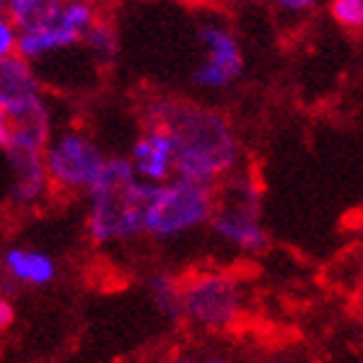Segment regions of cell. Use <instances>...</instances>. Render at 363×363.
<instances>
[{"mask_svg":"<svg viewBox=\"0 0 363 363\" xmlns=\"http://www.w3.org/2000/svg\"><path fill=\"white\" fill-rule=\"evenodd\" d=\"M16 42H18V29L6 16H0V60L16 55Z\"/></svg>","mask_w":363,"mask_h":363,"instance_id":"obj_18","label":"cell"},{"mask_svg":"<svg viewBox=\"0 0 363 363\" xmlns=\"http://www.w3.org/2000/svg\"><path fill=\"white\" fill-rule=\"evenodd\" d=\"M148 184L125 156H109L86 189V234L91 244H128L143 236V205Z\"/></svg>","mask_w":363,"mask_h":363,"instance_id":"obj_2","label":"cell"},{"mask_svg":"<svg viewBox=\"0 0 363 363\" xmlns=\"http://www.w3.org/2000/svg\"><path fill=\"white\" fill-rule=\"evenodd\" d=\"M94 18H96V11H94V6H91V3H86V0L62 3L60 16H57V21H60L62 26H68V29L78 31L81 37H84V31L89 29L91 23H94Z\"/></svg>","mask_w":363,"mask_h":363,"instance_id":"obj_16","label":"cell"},{"mask_svg":"<svg viewBox=\"0 0 363 363\" xmlns=\"http://www.w3.org/2000/svg\"><path fill=\"white\" fill-rule=\"evenodd\" d=\"M8 140H11V117H8V112L0 106V148H6Z\"/></svg>","mask_w":363,"mask_h":363,"instance_id":"obj_23","label":"cell"},{"mask_svg":"<svg viewBox=\"0 0 363 363\" xmlns=\"http://www.w3.org/2000/svg\"><path fill=\"white\" fill-rule=\"evenodd\" d=\"M167 125L174 140V177L218 187L242 161V143L226 114L177 99H156L148 120Z\"/></svg>","mask_w":363,"mask_h":363,"instance_id":"obj_1","label":"cell"},{"mask_svg":"<svg viewBox=\"0 0 363 363\" xmlns=\"http://www.w3.org/2000/svg\"><path fill=\"white\" fill-rule=\"evenodd\" d=\"M45 104L47 101L42 96V86H39V78L34 76L29 60H23L18 55L3 57L0 60V106L8 112V117L18 120Z\"/></svg>","mask_w":363,"mask_h":363,"instance_id":"obj_8","label":"cell"},{"mask_svg":"<svg viewBox=\"0 0 363 363\" xmlns=\"http://www.w3.org/2000/svg\"><path fill=\"white\" fill-rule=\"evenodd\" d=\"M200 39L205 47V60L192 73L195 86L213 91L231 86L244 70L242 47L236 42V37L223 26L208 23L200 29Z\"/></svg>","mask_w":363,"mask_h":363,"instance_id":"obj_7","label":"cell"},{"mask_svg":"<svg viewBox=\"0 0 363 363\" xmlns=\"http://www.w3.org/2000/svg\"><path fill=\"white\" fill-rule=\"evenodd\" d=\"M60 3H73V0H60Z\"/></svg>","mask_w":363,"mask_h":363,"instance_id":"obj_25","label":"cell"},{"mask_svg":"<svg viewBox=\"0 0 363 363\" xmlns=\"http://www.w3.org/2000/svg\"><path fill=\"white\" fill-rule=\"evenodd\" d=\"M104 153L86 133H62L45 148V172L50 187L62 192H86L104 167Z\"/></svg>","mask_w":363,"mask_h":363,"instance_id":"obj_6","label":"cell"},{"mask_svg":"<svg viewBox=\"0 0 363 363\" xmlns=\"http://www.w3.org/2000/svg\"><path fill=\"white\" fill-rule=\"evenodd\" d=\"M81 34L68 26H62L60 21H55L52 26H42V29H31V31H18V42H16V55L23 57V60H37V57H45L50 52H57V50H65V47H73L81 42Z\"/></svg>","mask_w":363,"mask_h":363,"instance_id":"obj_12","label":"cell"},{"mask_svg":"<svg viewBox=\"0 0 363 363\" xmlns=\"http://www.w3.org/2000/svg\"><path fill=\"white\" fill-rule=\"evenodd\" d=\"M130 164L143 182L159 184L174 177V140L167 125L145 122V130L133 145Z\"/></svg>","mask_w":363,"mask_h":363,"instance_id":"obj_9","label":"cell"},{"mask_svg":"<svg viewBox=\"0 0 363 363\" xmlns=\"http://www.w3.org/2000/svg\"><path fill=\"white\" fill-rule=\"evenodd\" d=\"M81 42H86V47L96 55V60L112 62L117 57V31H114L112 23L99 18V16L94 18V23H91L89 29L84 31Z\"/></svg>","mask_w":363,"mask_h":363,"instance_id":"obj_15","label":"cell"},{"mask_svg":"<svg viewBox=\"0 0 363 363\" xmlns=\"http://www.w3.org/2000/svg\"><path fill=\"white\" fill-rule=\"evenodd\" d=\"M16 322V309H13V301L8 298L6 294H0V333H6L8 327Z\"/></svg>","mask_w":363,"mask_h":363,"instance_id":"obj_19","label":"cell"},{"mask_svg":"<svg viewBox=\"0 0 363 363\" xmlns=\"http://www.w3.org/2000/svg\"><path fill=\"white\" fill-rule=\"evenodd\" d=\"M330 16L342 29L358 31L363 26V0H330Z\"/></svg>","mask_w":363,"mask_h":363,"instance_id":"obj_17","label":"cell"},{"mask_svg":"<svg viewBox=\"0 0 363 363\" xmlns=\"http://www.w3.org/2000/svg\"><path fill=\"white\" fill-rule=\"evenodd\" d=\"M60 0H6V18L18 31L52 26L60 16Z\"/></svg>","mask_w":363,"mask_h":363,"instance_id":"obj_13","label":"cell"},{"mask_svg":"<svg viewBox=\"0 0 363 363\" xmlns=\"http://www.w3.org/2000/svg\"><path fill=\"white\" fill-rule=\"evenodd\" d=\"M262 197L257 182L252 177H236L216 189L208 226L220 242L244 255H262L270 247V234L262 223Z\"/></svg>","mask_w":363,"mask_h":363,"instance_id":"obj_4","label":"cell"},{"mask_svg":"<svg viewBox=\"0 0 363 363\" xmlns=\"http://www.w3.org/2000/svg\"><path fill=\"white\" fill-rule=\"evenodd\" d=\"M356 363H361V361H356Z\"/></svg>","mask_w":363,"mask_h":363,"instance_id":"obj_26","label":"cell"},{"mask_svg":"<svg viewBox=\"0 0 363 363\" xmlns=\"http://www.w3.org/2000/svg\"><path fill=\"white\" fill-rule=\"evenodd\" d=\"M317 3L319 0H278V6L283 11H291V13H303V11L314 8Z\"/></svg>","mask_w":363,"mask_h":363,"instance_id":"obj_22","label":"cell"},{"mask_svg":"<svg viewBox=\"0 0 363 363\" xmlns=\"http://www.w3.org/2000/svg\"><path fill=\"white\" fill-rule=\"evenodd\" d=\"M244 294L231 272L203 270L182 280V319L205 333H223L239 322Z\"/></svg>","mask_w":363,"mask_h":363,"instance_id":"obj_5","label":"cell"},{"mask_svg":"<svg viewBox=\"0 0 363 363\" xmlns=\"http://www.w3.org/2000/svg\"><path fill=\"white\" fill-rule=\"evenodd\" d=\"M216 205V187L172 177L159 184H148L143 205V234L153 239H177L211 220Z\"/></svg>","mask_w":363,"mask_h":363,"instance_id":"obj_3","label":"cell"},{"mask_svg":"<svg viewBox=\"0 0 363 363\" xmlns=\"http://www.w3.org/2000/svg\"><path fill=\"white\" fill-rule=\"evenodd\" d=\"M3 151L8 153V161L13 169V187H11L13 205L18 208L37 205L50 189V179L45 172V151L16 148V145H8Z\"/></svg>","mask_w":363,"mask_h":363,"instance_id":"obj_10","label":"cell"},{"mask_svg":"<svg viewBox=\"0 0 363 363\" xmlns=\"http://www.w3.org/2000/svg\"><path fill=\"white\" fill-rule=\"evenodd\" d=\"M0 267L6 272L8 286H29L42 288L50 286L57 278V262L52 255L26 247H11L3 252Z\"/></svg>","mask_w":363,"mask_h":363,"instance_id":"obj_11","label":"cell"},{"mask_svg":"<svg viewBox=\"0 0 363 363\" xmlns=\"http://www.w3.org/2000/svg\"><path fill=\"white\" fill-rule=\"evenodd\" d=\"M169 363H231V361L226 356H216V353H203V356L182 353V356H174Z\"/></svg>","mask_w":363,"mask_h":363,"instance_id":"obj_20","label":"cell"},{"mask_svg":"<svg viewBox=\"0 0 363 363\" xmlns=\"http://www.w3.org/2000/svg\"><path fill=\"white\" fill-rule=\"evenodd\" d=\"M148 294L164 317L182 322V278L172 272H153L148 280Z\"/></svg>","mask_w":363,"mask_h":363,"instance_id":"obj_14","label":"cell"},{"mask_svg":"<svg viewBox=\"0 0 363 363\" xmlns=\"http://www.w3.org/2000/svg\"><path fill=\"white\" fill-rule=\"evenodd\" d=\"M0 16H6V0H0Z\"/></svg>","mask_w":363,"mask_h":363,"instance_id":"obj_24","label":"cell"},{"mask_svg":"<svg viewBox=\"0 0 363 363\" xmlns=\"http://www.w3.org/2000/svg\"><path fill=\"white\" fill-rule=\"evenodd\" d=\"M250 363H309V361L301 356H294V353H265V356L255 358Z\"/></svg>","mask_w":363,"mask_h":363,"instance_id":"obj_21","label":"cell"}]
</instances>
